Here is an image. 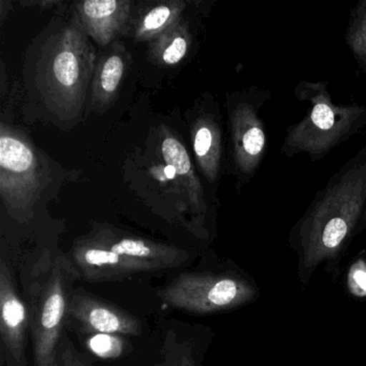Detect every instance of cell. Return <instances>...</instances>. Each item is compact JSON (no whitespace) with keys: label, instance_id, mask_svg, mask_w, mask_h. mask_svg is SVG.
<instances>
[{"label":"cell","instance_id":"cell-1","mask_svg":"<svg viewBox=\"0 0 366 366\" xmlns=\"http://www.w3.org/2000/svg\"><path fill=\"white\" fill-rule=\"evenodd\" d=\"M366 209V145L315 194L289 235L303 284L323 262L340 258Z\"/></svg>","mask_w":366,"mask_h":366},{"label":"cell","instance_id":"cell-2","mask_svg":"<svg viewBox=\"0 0 366 366\" xmlns=\"http://www.w3.org/2000/svg\"><path fill=\"white\" fill-rule=\"evenodd\" d=\"M293 95L307 104L308 110L301 121L287 128L280 149L286 157L304 154L310 162H320L366 127L365 104H335L327 81H301Z\"/></svg>","mask_w":366,"mask_h":366},{"label":"cell","instance_id":"cell-3","mask_svg":"<svg viewBox=\"0 0 366 366\" xmlns=\"http://www.w3.org/2000/svg\"><path fill=\"white\" fill-rule=\"evenodd\" d=\"M26 306L33 340L34 366H50L61 342L74 280L79 278L70 259L44 257L34 267Z\"/></svg>","mask_w":366,"mask_h":366},{"label":"cell","instance_id":"cell-4","mask_svg":"<svg viewBox=\"0 0 366 366\" xmlns=\"http://www.w3.org/2000/svg\"><path fill=\"white\" fill-rule=\"evenodd\" d=\"M95 53L80 25H70L46 46L38 82L46 104L64 117H78L95 74Z\"/></svg>","mask_w":366,"mask_h":366},{"label":"cell","instance_id":"cell-5","mask_svg":"<svg viewBox=\"0 0 366 366\" xmlns=\"http://www.w3.org/2000/svg\"><path fill=\"white\" fill-rule=\"evenodd\" d=\"M171 307L197 315L234 310L258 295L256 285L237 273H182L159 291Z\"/></svg>","mask_w":366,"mask_h":366},{"label":"cell","instance_id":"cell-6","mask_svg":"<svg viewBox=\"0 0 366 366\" xmlns=\"http://www.w3.org/2000/svg\"><path fill=\"white\" fill-rule=\"evenodd\" d=\"M271 97L269 89L258 86L229 95L231 166L239 185L249 183L264 160L269 139L259 112Z\"/></svg>","mask_w":366,"mask_h":366},{"label":"cell","instance_id":"cell-7","mask_svg":"<svg viewBox=\"0 0 366 366\" xmlns=\"http://www.w3.org/2000/svg\"><path fill=\"white\" fill-rule=\"evenodd\" d=\"M44 185V171L33 145L3 124L0 132V194L8 211H26Z\"/></svg>","mask_w":366,"mask_h":366},{"label":"cell","instance_id":"cell-8","mask_svg":"<svg viewBox=\"0 0 366 366\" xmlns=\"http://www.w3.org/2000/svg\"><path fill=\"white\" fill-rule=\"evenodd\" d=\"M0 315L1 360L7 366H26L29 312L4 259L0 264Z\"/></svg>","mask_w":366,"mask_h":366},{"label":"cell","instance_id":"cell-9","mask_svg":"<svg viewBox=\"0 0 366 366\" xmlns=\"http://www.w3.org/2000/svg\"><path fill=\"white\" fill-rule=\"evenodd\" d=\"M67 320L87 333L138 336L142 332L140 319L83 289L72 292Z\"/></svg>","mask_w":366,"mask_h":366},{"label":"cell","instance_id":"cell-10","mask_svg":"<svg viewBox=\"0 0 366 366\" xmlns=\"http://www.w3.org/2000/svg\"><path fill=\"white\" fill-rule=\"evenodd\" d=\"M89 237L119 256L144 265L149 272L173 269L188 259V252L181 248L114 228L97 229Z\"/></svg>","mask_w":366,"mask_h":366},{"label":"cell","instance_id":"cell-11","mask_svg":"<svg viewBox=\"0 0 366 366\" xmlns=\"http://www.w3.org/2000/svg\"><path fill=\"white\" fill-rule=\"evenodd\" d=\"M70 261L79 278L89 282H114L149 272L144 265L111 252L89 235L74 243Z\"/></svg>","mask_w":366,"mask_h":366},{"label":"cell","instance_id":"cell-12","mask_svg":"<svg viewBox=\"0 0 366 366\" xmlns=\"http://www.w3.org/2000/svg\"><path fill=\"white\" fill-rule=\"evenodd\" d=\"M130 6L128 0H86L76 5V20L96 44L107 46L127 24Z\"/></svg>","mask_w":366,"mask_h":366},{"label":"cell","instance_id":"cell-13","mask_svg":"<svg viewBox=\"0 0 366 366\" xmlns=\"http://www.w3.org/2000/svg\"><path fill=\"white\" fill-rule=\"evenodd\" d=\"M194 155L204 177L215 184L222 173V132L219 119L213 113H203L192 126Z\"/></svg>","mask_w":366,"mask_h":366},{"label":"cell","instance_id":"cell-14","mask_svg":"<svg viewBox=\"0 0 366 366\" xmlns=\"http://www.w3.org/2000/svg\"><path fill=\"white\" fill-rule=\"evenodd\" d=\"M162 154L164 162L177 173L175 179L179 182L187 194L194 213L204 217L207 205L203 199L202 187L185 147L175 137L168 134L162 139Z\"/></svg>","mask_w":366,"mask_h":366},{"label":"cell","instance_id":"cell-15","mask_svg":"<svg viewBox=\"0 0 366 366\" xmlns=\"http://www.w3.org/2000/svg\"><path fill=\"white\" fill-rule=\"evenodd\" d=\"M125 74V59L123 53L110 52L102 57L96 67L93 78L92 102L99 109L110 106L121 87Z\"/></svg>","mask_w":366,"mask_h":366},{"label":"cell","instance_id":"cell-16","mask_svg":"<svg viewBox=\"0 0 366 366\" xmlns=\"http://www.w3.org/2000/svg\"><path fill=\"white\" fill-rule=\"evenodd\" d=\"M183 10L184 4L181 1L158 4L141 19L136 29L137 39L149 41L159 37L177 24Z\"/></svg>","mask_w":366,"mask_h":366},{"label":"cell","instance_id":"cell-17","mask_svg":"<svg viewBox=\"0 0 366 366\" xmlns=\"http://www.w3.org/2000/svg\"><path fill=\"white\" fill-rule=\"evenodd\" d=\"M345 40L366 76V0H361L350 10Z\"/></svg>","mask_w":366,"mask_h":366},{"label":"cell","instance_id":"cell-18","mask_svg":"<svg viewBox=\"0 0 366 366\" xmlns=\"http://www.w3.org/2000/svg\"><path fill=\"white\" fill-rule=\"evenodd\" d=\"M153 52L156 59L166 65H177L183 61L188 52V35L184 27L175 24L157 38Z\"/></svg>","mask_w":366,"mask_h":366},{"label":"cell","instance_id":"cell-19","mask_svg":"<svg viewBox=\"0 0 366 366\" xmlns=\"http://www.w3.org/2000/svg\"><path fill=\"white\" fill-rule=\"evenodd\" d=\"M162 357L154 366H197L192 347L169 332L162 347Z\"/></svg>","mask_w":366,"mask_h":366},{"label":"cell","instance_id":"cell-20","mask_svg":"<svg viewBox=\"0 0 366 366\" xmlns=\"http://www.w3.org/2000/svg\"><path fill=\"white\" fill-rule=\"evenodd\" d=\"M85 345L87 349L102 359L121 357L126 349L125 338L121 335L106 333H89Z\"/></svg>","mask_w":366,"mask_h":366},{"label":"cell","instance_id":"cell-21","mask_svg":"<svg viewBox=\"0 0 366 366\" xmlns=\"http://www.w3.org/2000/svg\"><path fill=\"white\" fill-rule=\"evenodd\" d=\"M50 366H86V364L81 357H79V355L74 352V348L66 340H61L54 361Z\"/></svg>","mask_w":366,"mask_h":366},{"label":"cell","instance_id":"cell-22","mask_svg":"<svg viewBox=\"0 0 366 366\" xmlns=\"http://www.w3.org/2000/svg\"><path fill=\"white\" fill-rule=\"evenodd\" d=\"M349 275V288L355 295H366V263L357 261Z\"/></svg>","mask_w":366,"mask_h":366},{"label":"cell","instance_id":"cell-23","mask_svg":"<svg viewBox=\"0 0 366 366\" xmlns=\"http://www.w3.org/2000/svg\"><path fill=\"white\" fill-rule=\"evenodd\" d=\"M366 229V209L364 212L363 216H362L361 220H360L359 224H357V230H355V235L359 233L363 232Z\"/></svg>","mask_w":366,"mask_h":366}]
</instances>
